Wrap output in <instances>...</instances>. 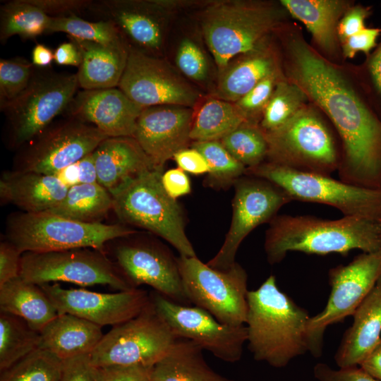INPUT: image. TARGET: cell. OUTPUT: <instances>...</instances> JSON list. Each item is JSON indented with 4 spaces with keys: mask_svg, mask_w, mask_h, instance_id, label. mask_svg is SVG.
<instances>
[{
    "mask_svg": "<svg viewBox=\"0 0 381 381\" xmlns=\"http://www.w3.org/2000/svg\"><path fill=\"white\" fill-rule=\"evenodd\" d=\"M144 108L119 87L78 92L66 115L93 125L108 138L133 137Z\"/></svg>",
    "mask_w": 381,
    "mask_h": 381,
    "instance_id": "cell-22",
    "label": "cell"
},
{
    "mask_svg": "<svg viewBox=\"0 0 381 381\" xmlns=\"http://www.w3.org/2000/svg\"><path fill=\"white\" fill-rule=\"evenodd\" d=\"M173 158L178 167L185 172L194 175L209 173L210 169L206 159L200 152L193 147H187L177 152Z\"/></svg>",
    "mask_w": 381,
    "mask_h": 381,
    "instance_id": "cell-51",
    "label": "cell"
},
{
    "mask_svg": "<svg viewBox=\"0 0 381 381\" xmlns=\"http://www.w3.org/2000/svg\"><path fill=\"white\" fill-rule=\"evenodd\" d=\"M118 87L133 102L145 108L171 105L191 107L198 94L164 59L129 49Z\"/></svg>",
    "mask_w": 381,
    "mask_h": 381,
    "instance_id": "cell-18",
    "label": "cell"
},
{
    "mask_svg": "<svg viewBox=\"0 0 381 381\" xmlns=\"http://www.w3.org/2000/svg\"><path fill=\"white\" fill-rule=\"evenodd\" d=\"M107 138L93 125L66 115L18 149L13 170L55 175L93 152Z\"/></svg>",
    "mask_w": 381,
    "mask_h": 381,
    "instance_id": "cell-13",
    "label": "cell"
},
{
    "mask_svg": "<svg viewBox=\"0 0 381 381\" xmlns=\"http://www.w3.org/2000/svg\"><path fill=\"white\" fill-rule=\"evenodd\" d=\"M52 17L29 0L6 1L0 6V42L13 35L34 39L48 32Z\"/></svg>",
    "mask_w": 381,
    "mask_h": 381,
    "instance_id": "cell-34",
    "label": "cell"
},
{
    "mask_svg": "<svg viewBox=\"0 0 381 381\" xmlns=\"http://www.w3.org/2000/svg\"><path fill=\"white\" fill-rule=\"evenodd\" d=\"M246 168L263 163L268 153L265 131L253 122H246L219 140Z\"/></svg>",
    "mask_w": 381,
    "mask_h": 381,
    "instance_id": "cell-37",
    "label": "cell"
},
{
    "mask_svg": "<svg viewBox=\"0 0 381 381\" xmlns=\"http://www.w3.org/2000/svg\"><path fill=\"white\" fill-rule=\"evenodd\" d=\"M247 342L255 360L284 368L308 351L307 311L282 291L274 275L247 294Z\"/></svg>",
    "mask_w": 381,
    "mask_h": 381,
    "instance_id": "cell-3",
    "label": "cell"
},
{
    "mask_svg": "<svg viewBox=\"0 0 381 381\" xmlns=\"http://www.w3.org/2000/svg\"><path fill=\"white\" fill-rule=\"evenodd\" d=\"M380 33V28H365L342 43L343 54L348 58H353L358 52L369 54L377 46V39Z\"/></svg>",
    "mask_w": 381,
    "mask_h": 381,
    "instance_id": "cell-49",
    "label": "cell"
},
{
    "mask_svg": "<svg viewBox=\"0 0 381 381\" xmlns=\"http://www.w3.org/2000/svg\"><path fill=\"white\" fill-rule=\"evenodd\" d=\"M177 337L151 301L135 318L104 334L90 354L94 367L140 365L151 368L167 352Z\"/></svg>",
    "mask_w": 381,
    "mask_h": 381,
    "instance_id": "cell-11",
    "label": "cell"
},
{
    "mask_svg": "<svg viewBox=\"0 0 381 381\" xmlns=\"http://www.w3.org/2000/svg\"><path fill=\"white\" fill-rule=\"evenodd\" d=\"M113 205L112 195L97 182L78 183L68 188L64 200L49 211L81 222L99 223Z\"/></svg>",
    "mask_w": 381,
    "mask_h": 381,
    "instance_id": "cell-32",
    "label": "cell"
},
{
    "mask_svg": "<svg viewBox=\"0 0 381 381\" xmlns=\"http://www.w3.org/2000/svg\"><path fill=\"white\" fill-rule=\"evenodd\" d=\"M40 286L59 314H71L101 327L123 323L139 315L150 302V293L139 288L109 294L65 289L59 283Z\"/></svg>",
    "mask_w": 381,
    "mask_h": 381,
    "instance_id": "cell-19",
    "label": "cell"
},
{
    "mask_svg": "<svg viewBox=\"0 0 381 381\" xmlns=\"http://www.w3.org/2000/svg\"><path fill=\"white\" fill-rule=\"evenodd\" d=\"M203 349L191 340L177 337L150 369V381H236L213 370Z\"/></svg>",
    "mask_w": 381,
    "mask_h": 381,
    "instance_id": "cell-28",
    "label": "cell"
},
{
    "mask_svg": "<svg viewBox=\"0 0 381 381\" xmlns=\"http://www.w3.org/2000/svg\"><path fill=\"white\" fill-rule=\"evenodd\" d=\"M179 69L188 78L194 80H203L208 72V66L204 53L190 39H183L180 43L176 56Z\"/></svg>",
    "mask_w": 381,
    "mask_h": 381,
    "instance_id": "cell-42",
    "label": "cell"
},
{
    "mask_svg": "<svg viewBox=\"0 0 381 381\" xmlns=\"http://www.w3.org/2000/svg\"><path fill=\"white\" fill-rule=\"evenodd\" d=\"M93 156L97 183L110 193L132 177L155 169L133 137L107 138L95 150Z\"/></svg>",
    "mask_w": 381,
    "mask_h": 381,
    "instance_id": "cell-24",
    "label": "cell"
},
{
    "mask_svg": "<svg viewBox=\"0 0 381 381\" xmlns=\"http://www.w3.org/2000/svg\"><path fill=\"white\" fill-rule=\"evenodd\" d=\"M276 78L277 75L274 74L264 78L235 102L251 122L253 121L250 118L253 114L264 109L270 99L277 84L275 83Z\"/></svg>",
    "mask_w": 381,
    "mask_h": 381,
    "instance_id": "cell-43",
    "label": "cell"
},
{
    "mask_svg": "<svg viewBox=\"0 0 381 381\" xmlns=\"http://www.w3.org/2000/svg\"><path fill=\"white\" fill-rule=\"evenodd\" d=\"M40 332L23 318L0 312V371L39 349Z\"/></svg>",
    "mask_w": 381,
    "mask_h": 381,
    "instance_id": "cell-35",
    "label": "cell"
},
{
    "mask_svg": "<svg viewBox=\"0 0 381 381\" xmlns=\"http://www.w3.org/2000/svg\"><path fill=\"white\" fill-rule=\"evenodd\" d=\"M281 4L311 33L325 51L333 52L337 47V29L348 4L338 0H282Z\"/></svg>",
    "mask_w": 381,
    "mask_h": 381,
    "instance_id": "cell-30",
    "label": "cell"
},
{
    "mask_svg": "<svg viewBox=\"0 0 381 381\" xmlns=\"http://www.w3.org/2000/svg\"><path fill=\"white\" fill-rule=\"evenodd\" d=\"M234 186L235 193L229 229L222 247L207 263L220 270H227L236 262L239 246L253 229L270 223L284 205L293 201L281 187L258 176H242Z\"/></svg>",
    "mask_w": 381,
    "mask_h": 381,
    "instance_id": "cell-16",
    "label": "cell"
},
{
    "mask_svg": "<svg viewBox=\"0 0 381 381\" xmlns=\"http://www.w3.org/2000/svg\"><path fill=\"white\" fill-rule=\"evenodd\" d=\"M366 73L369 81L370 90L381 109V42L375 52L368 57L366 64ZM377 116L381 119V110Z\"/></svg>",
    "mask_w": 381,
    "mask_h": 381,
    "instance_id": "cell-53",
    "label": "cell"
},
{
    "mask_svg": "<svg viewBox=\"0 0 381 381\" xmlns=\"http://www.w3.org/2000/svg\"><path fill=\"white\" fill-rule=\"evenodd\" d=\"M313 374L318 381H380L359 366L336 370L320 363L314 366Z\"/></svg>",
    "mask_w": 381,
    "mask_h": 381,
    "instance_id": "cell-46",
    "label": "cell"
},
{
    "mask_svg": "<svg viewBox=\"0 0 381 381\" xmlns=\"http://www.w3.org/2000/svg\"><path fill=\"white\" fill-rule=\"evenodd\" d=\"M63 361L37 349L1 372L0 381H60Z\"/></svg>",
    "mask_w": 381,
    "mask_h": 381,
    "instance_id": "cell-39",
    "label": "cell"
},
{
    "mask_svg": "<svg viewBox=\"0 0 381 381\" xmlns=\"http://www.w3.org/2000/svg\"><path fill=\"white\" fill-rule=\"evenodd\" d=\"M150 298L177 337L193 341L223 361L235 363L241 358L247 342L246 325L222 323L201 308L177 303L155 291L150 293Z\"/></svg>",
    "mask_w": 381,
    "mask_h": 381,
    "instance_id": "cell-17",
    "label": "cell"
},
{
    "mask_svg": "<svg viewBox=\"0 0 381 381\" xmlns=\"http://www.w3.org/2000/svg\"><path fill=\"white\" fill-rule=\"evenodd\" d=\"M150 369L140 365L95 367V381H150Z\"/></svg>",
    "mask_w": 381,
    "mask_h": 381,
    "instance_id": "cell-44",
    "label": "cell"
},
{
    "mask_svg": "<svg viewBox=\"0 0 381 381\" xmlns=\"http://www.w3.org/2000/svg\"><path fill=\"white\" fill-rule=\"evenodd\" d=\"M79 183H93L97 182V174L93 152L86 155L78 162Z\"/></svg>",
    "mask_w": 381,
    "mask_h": 381,
    "instance_id": "cell-56",
    "label": "cell"
},
{
    "mask_svg": "<svg viewBox=\"0 0 381 381\" xmlns=\"http://www.w3.org/2000/svg\"><path fill=\"white\" fill-rule=\"evenodd\" d=\"M274 74L276 65L273 57L260 48L222 71L215 96L235 103L262 80Z\"/></svg>",
    "mask_w": 381,
    "mask_h": 381,
    "instance_id": "cell-31",
    "label": "cell"
},
{
    "mask_svg": "<svg viewBox=\"0 0 381 381\" xmlns=\"http://www.w3.org/2000/svg\"><path fill=\"white\" fill-rule=\"evenodd\" d=\"M292 82L329 118L341 141L339 179L381 189V119L332 66L300 39L289 44Z\"/></svg>",
    "mask_w": 381,
    "mask_h": 381,
    "instance_id": "cell-1",
    "label": "cell"
},
{
    "mask_svg": "<svg viewBox=\"0 0 381 381\" xmlns=\"http://www.w3.org/2000/svg\"><path fill=\"white\" fill-rule=\"evenodd\" d=\"M359 367L373 377L381 381V340L363 360Z\"/></svg>",
    "mask_w": 381,
    "mask_h": 381,
    "instance_id": "cell-55",
    "label": "cell"
},
{
    "mask_svg": "<svg viewBox=\"0 0 381 381\" xmlns=\"http://www.w3.org/2000/svg\"><path fill=\"white\" fill-rule=\"evenodd\" d=\"M353 317L334 356L339 368L359 366L381 340V277Z\"/></svg>",
    "mask_w": 381,
    "mask_h": 381,
    "instance_id": "cell-25",
    "label": "cell"
},
{
    "mask_svg": "<svg viewBox=\"0 0 381 381\" xmlns=\"http://www.w3.org/2000/svg\"><path fill=\"white\" fill-rule=\"evenodd\" d=\"M379 226H380V236H381V221L379 222Z\"/></svg>",
    "mask_w": 381,
    "mask_h": 381,
    "instance_id": "cell-59",
    "label": "cell"
},
{
    "mask_svg": "<svg viewBox=\"0 0 381 381\" xmlns=\"http://www.w3.org/2000/svg\"><path fill=\"white\" fill-rule=\"evenodd\" d=\"M193 121L190 107L160 105L143 109L133 138L150 158L155 170L163 171L165 163L187 148Z\"/></svg>",
    "mask_w": 381,
    "mask_h": 381,
    "instance_id": "cell-21",
    "label": "cell"
},
{
    "mask_svg": "<svg viewBox=\"0 0 381 381\" xmlns=\"http://www.w3.org/2000/svg\"><path fill=\"white\" fill-rule=\"evenodd\" d=\"M163 171H145L111 193L113 211L123 224L145 229L169 243L185 257H196L185 231L180 204L163 188Z\"/></svg>",
    "mask_w": 381,
    "mask_h": 381,
    "instance_id": "cell-4",
    "label": "cell"
},
{
    "mask_svg": "<svg viewBox=\"0 0 381 381\" xmlns=\"http://www.w3.org/2000/svg\"><path fill=\"white\" fill-rule=\"evenodd\" d=\"M0 312L23 318L39 332L59 314L40 285L20 277L0 286Z\"/></svg>",
    "mask_w": 381,
    "mask_h": 381,
    "instance_id": "cell-29",
    "label": "cell"
},
{
    "mask_svg": "<svg viewBox=\"0 0 381 381\" xmlns=\"http://www.w3.org/2000/svg\"><path fill=\"white\" fill-rule=\"evenodd\" d=\"M60 381H95V367L90 355L63 361Z\"/></svg>",
    "mask_w": 381,
    "mask_h": 381,
    "instance_id": "cell-50",
    "label": "cell"
},
{
    "mask_svg": "<svg viewBox=\"0 0 381 381\" xmlns=\"http://www.w3.org/2000/svg\"><path fill=\"white\" fill-rule=\"evenodd\" d=\"M20 277L38 285L64 282L80 286H109L119 291L133 289L106 252L90 248L25 252Z\"/></svg>",
    "mask_w": 381,
    "mask_h": 381,
    "instance_id": "cell-12",
    "label": "cell"
},
{
    "mask_svg": "<svg viewBox=\"0 0 381 381\" xmlns=\"http://www.w3.org/2000/svg\"><path fill=\"white\" fill-rule=\"evenodd\" d=\"M95 20L111 22L128 49L157 56L164 42L165 13L151 1L97 0L87 9Z\"/></svg>",
    "mask_w": 381,
    "mask_h": 381,
    "instance_id": "cell-20",
    "label": "cell"
},
{
    "mask_svg": "<svg viewBox=\"0 0 381 381\" xmlns=\"http://www.w3.org/2000/svg\"><path fill=\"white\" fill-rule=\"evenodd\" d=\"M306 99V93L294 83H277L264 108L260 128L268 132L280 127L305 106Z\"/></svg>",
    "mask_w": 381,
    "mask_h": 381,
    "instance_id": "cell-38",
    "label": "cell"
},
{
    "mask_svg": "<svg viewBox=\"0 0 381 381\" xmlns=\"http://www.w3.org/2000/svg\"><path fill=\"white\" fill-rule=\"evenodd\" d=\"M32 63L38 68L49 67L54 60V51L43 44H37L32 51Z\"/></svg>",
    "mask_w": 381,
    "mask_h": 381,
    "instance_id": "cell-57",
    "label": "cell"
},
{
    "mask_svg": "<svg viewBox=\"0 0 381 381\" xmlns=\"http://www.w3.org/2000/svg\"><path fill=\"white\" fill-rule=\"evenodd\" d=\"M161 181L167 193L175 200L191 192V183L188 175L179 167L163 173Z\"/></svg>",
    "mask_w": 381,
    "mask_h": 381,
    "instance_id": "cell-52",
    "label": "cell"
},
{
    "mask_svg": "<svg viewBox=\"0 0 381 381\" xmlns=\"http://www.w3.org/2000/svg\"><path fill=\"white\" fill-rule=\"evenodd\" d=\"M177 263L191 304L222 323L245 325L248 313V275L236 262L229 269L210 267L196 257L179 255Z\"/></svg>",
    "mask_w": 381,
    "mask_h": 381,
    "instance_id": "cell-10",
    "label": "cell"
},
{
    "mask_svg": "<svg viewBox=\"0 0 381 381\" xmlns=\"http://www.w3.org/2000/svg\"><path fill=\"white\" fill-rule=\"evenodd\" d=\"M123 224L81 222L50 211L15 212L6 221V240L25 252L90 248L106 252L107 244L135 234Z\"/></svg>",
    "mask_w": 381,
    "mask_h": 381,
    "instance_id": "cell-5",
    "label": "cell"
},
{
    "mask_svg": "<svg viewBox=\"0 0 381 381\" xmlns=\"http://www.w3.org/2000/svg\"><path fill=\"white\" fill-rule=\"evenodd\" d=\"M68 187L56 176L33 171H7L0 179L1 204L12 203L25 212L49 211L65 198Z\"/></svg>",
    "mask_w": 381,
    "mask_h": 381,
    "instance_id": "cell-23",
    "label": "cell"
},
{
    "mask_svg": "<svg viewBox=\"0 0 381 381\" xmlns=\"http://www.w3.org/2000/svg\"><path fill=\"white\" fill-rule=\"evenodd\" d=\"M54 61L61 66L79 67L82 54L78 46L71 40L60 44L54 51Z\"/></svg>",
    "mask_w": 381,
    "mask_h": 381,
    "instance_id": "cell-54",
    "label": "cell"
},
{
    "mask_svg": "<svg viewBox=\"0 0 381 381\" xmlns=\"http://www.w3.org/2000/svg\"><path fill=\"white\" fill-rule=\"evenodd\" d=\"M246 122L251 121L236 103L211 99L193 119L190 138L194 141L220 140Z\"/></svg>",
    "mask_w": 381,
    "mask_h": 381,
    "instance_id": "cell-33",
    "label": "cell"
},
{
    "mask_svg": "<svg viewBox=\"0 0 381 381\" xmlns=\"http://www.w3.org/2000/svg\"><path fill=\"white\" fill-rule=\"evenodd\" d=\"M265 133L269 162L326 176L338 171L341 152L330 129L312 108L304 106L284 124Z\"/></svg>",
    "mask_w": 381,
    "mask_h": 381,
    "instance_id": "cell-8",
    "label": "cell"
},
{
    "mask_svg": "<svg viewBox=\"0 0 381 381\" xmlns=\"http://www.w3.org/2000/svg\"><path fill=\"white\" fill-rule=\"evenodd\" d=\"M103 336L99 325L71 314H58L40 331L39 349L64 361L90 355Z\"/></svg>",
    "mask_w": 381,
    "mask_h": 381,
    "instance_id": "cell-26",
    "label": "cell"
},
{
    "mask_svg": "<svg viewBox=\"0 0 381 381\" xmlns=\"http://www.w3.org/2000/svg\"><path fill=\"white\" fill-rule=\"evenodd\" d=\"M192 147L200 152L209 166L205 184L225 189L246 174V167L236 159L219 140L193 141Z\"/></svg>",
    "mask_w": 381,
    "mask_h": 381,
    "instance_id": "cell-36",
    "label": "cell"
},
{
    "mask_svg": "<svg viewBox=\"0 0 381 381\" xmlns=\"http://www.w3.org/2000/svg\"><path fill=\"white\" fill-rule=\"evenodd\" d=\"M264 248L271 265L280 262L291 251L343 255L356 249L374 252L381 248L379 222L345 216L325 219L310 215H277L265 232Z\"/></svg>",
    "mask_w": 381,
    "mask_h": 381,
    "instance_id": "cell-2",
    "label": "cell"
},
{
    "mask_svg": "<svg viewBox=\"0 0 381 381\" xmlns=\"http://www.w3.org/2000/svg\"><path fill=\"white\" fill-rule=\"evenodd\" d=\"M54 176L68 188L79 183L78 162L60 170Z\"/></svg>",
    "mask_w": 381,
    "mask_h": 381,
    "instance_id": "cell-58",
    "label": "cell"
},
{
    "mask_svg": "<svg viewBox=\"0 0 381 381\" xmlns=\"http://www.w3.org/2000/svg\"><path fill=\"white\" fill-rule=\"evenodd\" d=\"M381 277V248L362 253L329 272L330 294L322 312L310 317L306 330L308 351L321 356L323 335L331 325L353 316Z\"/></svg>",
    "mask_w": 381,
    "mask_h": 381,
    "instance_id": "cell-14",
    "label": "cell"
},
{
    "mask_svg": "<svg viewBox=\"0 0 381 381\" xmlns=\"http://www.w3.org/2000/svg\"><path fill=\"white\" fill-rule=\"evenodd\" d=\"M246 174L271 181L293 200L327 205L345 217L381 221V189L354 186L330 176L296 171L269 162L247 168Z\"/></svg>",
    "mask_w": 381,
    "mask_h": 381,
    "instance_id": "cell-9",
    "label": "cell"
},
{
    "mask_svg": "<svg viewBox=\"0 0 381 381\" xmlns=\"http://www.w3.org/2000/svg\"><path fill=\"white\" fill-rule=\"evenodd\" d=\"M135 234L111 241V260L123 279L133 289L147 285L174 302L191 306L177 258L162 243Z\"/></svg>",
    "mask_w": 381,
    "mask_h": 381,
    "instance_id": "cell-15",
    "label": "cell"
},
{
    "mask_svg": "<svg viewBox=\"0 0 381 381\" xmlns=\"http://www.w3.org/2000/svg\"><path fill=\"white\" fill-rule=\"evenodd\" d=\"M277 20L276 10L262 3L224 1L210 4L202 13L201 28L220 71L234 56L260 49Z\"/></svg>",
    "mask_w": 381,
    "mask_h": 381,
    "instance_id": "cell-7",
    "label": "cell"
},
{
    "mask_svg": "<svg viewBox=\"0 0 381 381\" xmlns=\"http://www.w3.org/2000/svg\"><path fill=\"white\" fill-rule=\"evenodd\" d=\"M22 253L8 240L0 243V286L20 277Z\"/></svg>",
    "mask_w": 381,
    "mask_h": 381,
    "instance_id": "cell-47",
    "label": "cell"
},
{
    "mask_svg": "<svg viewBox=\"0 0 381 381\" xmlns=\"http://www.w3.org/2000/svg\"><path fill=\"white\" fill-rule=\"evenodd\" d=\"M56 32L106 45H126L114 25L106 20L89 21L76 15L52 18L48 32Z\"/></svg>",
    "mask_w": 381,
    "mask_h": 381,
    "instance_id": "cell-40",
    "label": "cell"
},
{
    "mask_svg": "<svg viewBox=\"0 0 381 381\" xmlns=\"http://www.w3.org/2000/svg\"><path fill=\"white\" fill-rule=\"evenodd\" d=\"M52 18H63L86 11L92 0H29Z\"/></svg>",
    "mask_w": 381,
    "mask_h": 381,
    "instance_id": "cell-45",
    "label": "cell"
},
{
    "mask_svg": "<svg viewBox=\"0 0 381 381\" xmlns=\"http://www.w3.org/2000/svg\"><path fill=\"white\" fill-rule=\"evenodd\" d=\"M370 14V8L361 5L349 8L337 25V36L341 43L351 35L363 30L365 20Z\"/></svg>",
    "mask_w": 381,
    "mask_h": 381,
    "instance_id": "cell-48",
    "label": "cell"
},
{
    "mask_svg": "<svg viewBox=\"0 0 381 381\" xmlns=\"http://www.w3.org/2000/svg\"><path fill=\"white\" fill-rule=\"evenodd\" d=\"M68 37L82 54L76 73L79 87L86 90L118 87L128 58V47Z\"/></svg>",
    "mask_w": 381,
    "mask_h": 381,
    "instance_id": "cell-27",
    "label": "cell"
},
{
    "mask_svg": "<svg viewBox=\"0 0 381 381\" xmlns=\"http://www.w3.org/2000/svg\"><path fill=\"white\" fill-rule=\"evenodd\" d=\"M79 87L76 73H59L35 66L28 87L0 106L5 116L4 139L18 150L64 113Z\"/></svg>",
    "mask_w": 381,
    "mask_h": 381,
    "instance_id": "cell-6",
    "label": "cell"
},
{
    "mask_svg": "<svg viewBox=\"0 0 381 381\" xmlns=\"http://www.w3.org/2000/svg\"><path fill=\"white\" fill-rule=\"evenodd\" d=\"M35 66L23 57L0 59V106L11 101L28 85Z\"/></svg>",
    "mask_w": 381,
    "mask_h": 381,
    "instance_id": "cell-41",
    "label": "cell"
}]
</instances>
